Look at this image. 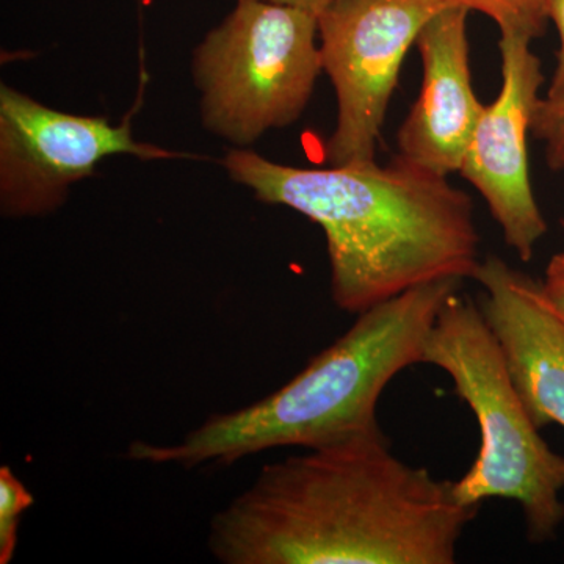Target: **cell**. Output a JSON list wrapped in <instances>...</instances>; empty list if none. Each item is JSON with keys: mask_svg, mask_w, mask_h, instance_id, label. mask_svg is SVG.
Instances as JSON below:
<instances>
[{"mask_svg": "<svg viewBox=\"0 0 564 564\" xmlns=\"http://www.w3.org/2000/svg\"><path fill=\"white\" fill-rule=\"evenodd\" d=\"M499 50L502 90L485 106L459 173L488 203L505 243L529 262L547 232L530 182L527 148L544 76L527 36L500 33Z\"/></svg>", "mask_w": 564, "mask_h": 564, "instance_id": "obj_8", "label": "cell"}, {"mask_svg": "<svg viewBox=\"0 0 564 564\" xmlns=\"http://www.w3.org/2000/svg\"><path fill=\"white\" fill-rule=\"evenodd\" d=\"M491 18L500 33L540 39L547 24V0H452Z\"/></svg>", "mask_w": 564, "mask_h": 564, "instance_id": "obj_11", "label": "cell"}, {"mask_svg": "<svg viewBox=\"0 0 564 564\" xmlns=\"http://www.w3.org/2000/svg\"><path fill=\"white\" fill-rule=\"evenodd\" d=\"M543 288L545 299H547L549 304H551L552 310H554L556 317H558L564 325V281L545 276Z\"/></svg>", "mask_w": 564, "mask_h": 564, "instance_id": "obj_15", "label": "cell"}, {"mask_svg": "<svg viewBox=\"0 0 564 564\" xmlns=\"http://www.w3.org/2000/svg\"><path fill=\"white\" fill-rule=\"evenodd\" d=\"M318 14L237 0L193 51L203 128L237 150L300 120L323 70Z\"/></svg>", "mask_w": 564, "mask_h": 564, "instance_id": "obj_5", "label": "cell"}, {"mask_svg": "<svg viewBox=\"0 0 564 564\" xmlns=\"http://www.w3.org/2000/svg\"><path fill=\"white\" fill-rule=\"evenodd\" d=\"M538 140L545 143V162L554 172L564 170V118L549 126Z\"/></svg>", "mask_w": 564, "mask_h": 564, "instance_id": "obj_14", "label": "cell"}, {"mask_svg": "<svg viewBox=\"0 0 564 564\" xmlns=\"http://www.w3.org/2000/svg\"><path fill=\"white\" fill-rule=\"evenodd\" d=\"M421 364L451 375L480 426V451L454 481L456 499L467 507L514 500L524 513L530 543L554 540L564 522V455L541 437L480 304L455 292L426 336Z\"/></svg>", "mask_w": 564, "mask_h": 564, "instance_id": "obj_4", "label": "cell"}, {"mask_svg": "<svg viewBox=\"0 0 564 564\" xmlns=\"http://www.w3.org/2000/svg\"><path fill=\"white\" fill-rule=\"evenodd\" d=\"M451 2L336 0L318 13L322 68L337 99L325 151L329 165L375 161L404 57L426 21Z\"/></svg>", "mask_w": 564, "mask_h": 564, "instance_id": "obj_6", "label": "cell"}, {"mask_svg": "<svg viewBox=\"0 0 564 564\" xmlns=\"http://www.w3.org/2000/svg\"><path fill=\"white\" fill-rule=\"evenodd\" d=\"M463 281L417 285L359 314L351 328L276 392L231 413L214 414L176 444L132 443L128 458L148 464H231L281 447H318L380 425L386 386L421 364L444 303Z\"/></svg>", "mask_w": 564, "mask_h": 564, "instance_id": "obj_3", "label": "cell"}, {"mask_svg": "<svg viewBox=\"0 0 564 564\" xmlns=\"http://www.w3.org/2000/svg\"><path fill=\"white\" fill-rule=\"evenodd\" d=\"M35 497L10 466L0 467V564H9L18 547L22 514Z\"/></svg>", "mask_w": 564, "mask_h": 564, "instance_id": "obj_12", "label": "cell"}, {"mask_svg": "<svg viewBox=\"0 0 564 564\" xmlns=\"http://www.w3.org/2000/svg\"><path fill=\"white\" fill-rule=\"evenodd\" d=\"M547 17L554 21L560 33L558 65L554 79L549 87L547 96L536 104L532 121V135H541L555 121L564 118V0H547Z\"/></svg>", "mask_w": 564, "mask_h": 564, "instance_id": "obj_13", "label": "cell"}, {"mask_svg": "<svg viewBox=\"0 0 564 564\" xmlns=\"http://www.w3.org/2000/svg\"><path fill=\"white\" fill-rule=\"evenodd\" d=\"M469 13L466 7L451 2L423 25L415 40L422 58V88L397 133L399 155L441 176L462 170L485 109L470 77Z\"/></svg>", "mask_w": 564, "mask_h": 564, "instance_id": "obj_9", "label": "cell"}, {"mask_svg": "<svg viewBox=\"0 0 564 564\" xmlns=\"http://www.w3.org/2000/svg\"><path fill=\"white\" fill-rule=\"evenodd\" d=\"M221 165L258 202L289 207L321 226L332 299L344 313H366L429 282L474 280L480 265L473 198L402 155L388 165L317 170L232 148Z\"/></svg>", "mask_w": 564, "mask_h": 564, "instance_id": "obj_2", "label": "cell"}, {"mask_svg": "<svg viewBox=\"0 0 564 564\" xmlns=\"http://www.w3.org/2000/svg\"><path fill=\"white\" fill-rule=\"evenodd\" d=\"M111 155L140 161L193 159L133 139L129 120L65 113L10 85L0 87V214L41 218L68 202L69 191Z\"/></svg>", "mask_w": 564, "mask_h": 564, "instance_id": "obj_7", "label": "cell"}, {"mask_svg": "<svg viewBox=\"0 0 564 564\" xmlns=\"http://www.w3.org/2000/svg\"><path fill=\"white\" fill-rule=\"evenodd\" d=\"M474 280L484 289L481 311L534 425L564 429V325L545 299L543 282L499 256L485 258Z\"/></svg>", "mask_w": 564, "mask_h": 564, "instance_id": "obj_10", "label": "cell"}, {"mask_svg": "<svg viewBox=\"0 0 564 564\" xmlns=\"http://www.w3.org/2000/svg\"><path fill=\"white\" fill-rule=\"evenodd\" d=\"M270 2L284 3V6L299 7V9L310 10L313 13H321L326 7L332 6L336 0H270Z\"/></svg>", "mask_w": 564, "mask_h": 564, "instance_id": "obj_16", "label": "cell"}, {"mask_svg": "<svg viewBox=\"0 0 564 564\" xmlns=\"http://www.w3.org/2000/svg\"><path fill=\"white\" fill-rule=\"evenodd\" d=\"M545 276L564 281V252H558L551 259L547 270H545Z\"/></svg>", "mask_w": 564, "mask_h": 564, "instance_id": "obj_17", "label": "cell"}, {"mask_svg": "<svg viewBox=\"0 0 564 564\" xmlns=\"http://www.w3.org/2000/svg\"><path fill=\"white\" fill-rule=\"evenodd\" d=\"M478 508L377 425L265 464L212 518L207 549L223 564H452Z\"/></svg>", "mask_w": 564, "mask_h": 564, "instance_id": "obj_1", "label": "cell"}]
</instances>
